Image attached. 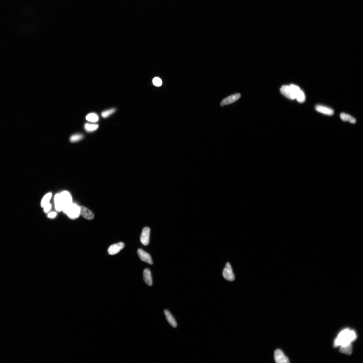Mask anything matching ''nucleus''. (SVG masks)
<instances>
[{
	"mask_svg": "<svg viewBox=\"0 0 363 363\" xmlns=\"http://www.w3.org/2000/svg\"><path fill=\"white\" fill-rule=\"evenodd\" d=\"M124 244L122 242L113 244L108 248V253L110 255H114L119 252L121 250L124 249Z\"/></svg>",
	"mask_w": 363,
	"mask_h": 363,
	"instance_id": "nucleus-8",
	"label": "nucleus"
},
{
	"mask_svg": "<svg viewBox=\"0 0 363 363\" xmlns=\"http://www.w3.org/2000/svg\"><path fill=\"white\" fill-rule=\"evenodd\" d=\"M340 351L342 353L349 355H351L352 352L351 344L346 346H340Z\"/></svg>",
	"mask_w": 363,
	"mask_h": 363,
	"instance_id": "nucleus-17",
	"label": "nucleus"
},
{
	"mask_svg": "<svg viewBox=\"0 0 363 363\" xmlns=\"http://www.w3.org/2000/svg\"><path fill=\"white\" fill-rule=\"evenodd\" d=\"M61 197L63 211L65 213L72 203V196L68 191H64L60 193Z\"/></svg>",
	"mask_w": 363,
	"mask_h": 363,
	"instance_id": "nucleus-3",
	"label": "nucleus"
},
{
	"mask_svg": "<svg viewBox=\"0 0 363 363\" xmlns=\"http://www.w3.org/2000/svg\"><path fill=\"white\" fill-rule=\"evenodd\" d=\"M143 278L145 282L148 285L152 286L153 284L151 271L148 269H146L143 272Z\"/></svg>",
	"mask_w": 363,
	"mask_h": 363,
	"instance_id": "nucleus-13",
	"label": "nucleus"
},
{
	"mask_svg": "<svg viewBox=\"0 0 363 363\" xmlns=\"http://www.w3.org/2000/svg\"><path fill=\"white\" fill-rule=\"evenodd\" d=\"M301 91L300 87L295 85H284L281 87L280 92L283 95L290 99H295Z\"/></svg>",
	"mask_w": 363,
	"mask_h": 363,
	"instance_id": "nucleus-2",
	"label": "nucleus"
},
{
	"mask_svg": "<svg viewBox=\"0 0 363 363\" xmlns=\"http://www.w3.org/2000/svg\"><path fill=\"white\" fill-rule=\"evenodd\" d=\"M150 232L151 230L149 227H146L143 229L140 237V241L143 245L146 246L148 245Z\"/></svg>",
	"mask_w": 363,
	"mask_h": 363,
	"instance_id": "nucleus-7",
	"label": "nucleus"
},
{
	"mask_svg": "<svg viewBox=\"0 0 363 363\" xmlns=\"http://www.w3.org/2000/svg\"><path fill=\"white\" fill-rule=\"evenodd\" d=\"M51 204L49 203L45 206L44 208V210L45 212H47L51 210Z\"/></svg>",
	"mask_w": 363,
	"mask_h": 363,
	"instance_id": "nucleus-25",
	"label": "nucleus"
},
{
	"mask_svg": "<svg viewBox=\"0 0 363 363\" xmlns=\"http://www.w3.org/2000/svg\"><path fill=\"white\" fill-rule=\"evenodd\" d=\"M80 215L83 217L87 220L93 219L94 215L92 212L87 208L83 206H80Z\"/></svg>",
	"mask_w": 363,
	"mask_h": 363,
	"instance_id": "nucleus-11",
	"label": "nucleus"
},
{
	"mask_svg": "<svg viewBox=\"0 0 363 363\" xmlns=\"http://www.w3.org/2000/svg\"><path fill=\"white\" fill-rule=\"evenodd\" d=\"M274 359L277 363H289V359L286 356L283 352L280 349L275 350L274 353Z\"/></svg>",
	"mask_w": 363,
	"mask_h": 363,
	"instance_id": "nucleus-6",
	"label": "nucleus"
},
{
	"mask_svg": "<svg viewBox=\"0 0 363 363\" xmlns=\"http://www.w3.org/2000/svg\"><path fill=\"white\" fill-rule=\"evenodd\" d=\"M98 127L99 126L98 124H85L84 126L85 130L88 132H92L96 130Z\"/></svg>",
	"mask_w": 363,
	"mask_h": 363,
	"instance_id": "nucleus-20",
	"label": "nucleus"
},
{
	"mask_svg": "<svg viewBox=\"0 0 363 363\" xmlns=\"http://www.w3.org/2000/svg\"><path fill=\"white\" fill-rule=\"evenodd\" d=\"M164 313L165 315L166 319L168 322L169 323V324L171 325L172 327L174 328H176L177 327V324L176 320H175L174 317L172 316L170 312L168 310H164Z\"/></svg>",
	"mask_w": 363,
	"mask_h": 363,
	"instance_id": "nucleus-14",
	"label": "nucleus"
},
{
	"mask_svg": "<svg viewBox=\"0 0 363 363\" xmlns=\"http://www.w3.org/2000/svg\"><path fill=\"white\" fill-rule=\"evenodd\" d=\"M305 96L303 91L301 90L296 97V99L299 103H303L305 100Z\"/></svg>",
	"mask_w": 363,
	"mask_h": 363,
	"instance_id": "nucleus-22",
	"label": "nucleus"
},
{
	"mask_svg": "<svg viewBox=\"0 0 363 363\" xmlns=\"http://www.w3.org/2000/svg\"><path fill=\"white\" fill-rule=\"evenodd\" d=\"M153 84L156 86L160 87L162 85V81L160 78H154L153 80Z\"/></svg>",
	"mask_w": 363,
	"mask_h": 363,
	"instance_id": "nucleus-24",
	"label": "nucleus"
},
{
	"mask_svg": "<svg viewBox=\"0 0 363 363\" xmlns=\"http://www.w3.org/2000/svg\"><path fill=\"white\" fill-rule=\"evenodd\" d=\"M57 215V213L55 212H52L49 213L48 214V217L49 218H55Z\"/></svg>",
	"mask_w": 363,
	"mask_h": 363,
	"instance_id": "nucleus-26",
	"label": "nucleus"
},
{
	"mask_svg": "<svg viewBox=\"0 0 363 363\" xmlns=\"http://www.w3.org/2000/svg\"><path fill=\"white\" fill-rule=\"evenodd\" d=\"M65 213L70 218L74 219L78 218L80 215V207L76 204L72 203Z\"/></svg>",
	"mask_w": 363,
	"mask_h": 363,
	"instance_id": "nucleus-4",
	"label": "nucleus"
},
{
	"mask_svg": "<svg viewBox=\"0 0 363 363\" xmlns=\"http://www.w3.org/2000/svg\"><path fill=\"white\" fill-rule=\"evenodd\" d=\"M86 119L89 122H96L99 120V118L96 114L91 113L87 115L86 117Z\"/></svg>",
	"mask_w": 363,
	"mask_h": 363,
	"instance_id": "nucleus-19",
	"label": "nucleus"
},
{
	"mask_svg": "<svg viewBox=\"0 0 363 363\" xmlns=\"http://www.w3.org/2000/svg\"><path fill=\"white\" fill-rule=\"evenodd\" d=\"M223 275L224 278L227 280L230 281L234 280L235 275L233 272L232 268L230 263H227L223 270Z\"/></svg>",
	"mask_w": 363,
	"mask_h": 363,
	"instance_id": "nucleus-5",
	"label": "nucleus"
},
{
	"mask_svg": "<svg viewBox=\"0 0 363 363\" xmlns=\"http://www.w3.org/2000/svg\"><path fill=\"white\" fill-rule=\"evenodd\" d=\"M340 117L344 122H349L351 124H355L356 122L355 118L347 114L342 113L340 116Z\"/></svg>",
	"mask_w": 363,
	"mask_h": 363,
	"instance_id": "nucleus-16",
	"label": "nucleus"
},
{
	"mask_svg": "<svg viewBox=\"0 0 363 363\" xmlns=\"http://www.w3.org/2000/svg\"><path fill=\"white\" fill-rule=\"evenodd\" d=\"M52 197V193H49L46 194L43 197L42 199L41 200V206L42 207L44 208L46 205L49 203Z\"/></svg>",
	"mask_w": 363,
	"mask_h": 363,
	"instance_id": "nucleus-18",
	"label": "nucleus"
},
{
	"mask_svg": "<svg viewBox=\"0 0 363 363\" xmlns=\"http://www.w3.org/2000/svg\"><path fill=\"white\" fill-rule=\"evenodd\" d=\"M316 109L317 111L327 116H332L334 114L333 110L326 106L322 105H317Z\"/></svg>",
	"mask_w": 363,
	"mask_h": 363,
	"instance_id": "nucleus-12",
	"label": "nucleus"
},
{
	"mask_svg": "<svg viewBox=\"0 0 363 363\" xmlns=\"http://www.w3.org/2000/svg\"><path fill=\"white\" fill-rule=\"evenodd\" d=\"M137 253L142 261L146 262L151 265L153 264V262L151 256L148 253L140 249L138 250Z\"/></svg>",
	"mask_w": 363,
	"mask_h": 363,
	"instance_id": "nucleus-9",
	"label": "nucleus"
},
{
	"mask_svg": "<svg viewBox=\"0 0 363 363\" xmlns=\"http://www.w3.org/2000/svg\"><path fill=\"white\" fill-rule=\"evenodd\" d=\"M241 97V95L239 94H236L229 96L223 100L221 105L223 106L225 105H228V104H232L237 100Z\"/></svg>",
	"mask_w": 363,
	"mask_h": 363,
	"instance_id": "nucleus-10",
	"label": "nucleus"
},
{
	"mask_svg": "<svg viewBox=\"0 0 363 363\" xmlns=\"http://www.w3.org/2000/svg\"><path fill=\"white\" fill-rule=\"evenodd\" d=\"M357 335L355 331L349 329H345L342 331L335 340L334 346H344L351 344L352 342L356 339Z\"/></svg>",
	"mask_w": 363,
	"mask_h": 363,
	"instance_id": "nucleus-1",
	"label": "nucleus"
},
{
	"mask_svg": "<svg viewBox=\"0 0 363 363\" xmlns=\"http://www.w3.org/2000/svg\"><path fill=\"white\" fill-rule=\"evenodd\" d=\"M116 110V109H114V108L106 110V111L102 112L101 116L103 118H107L110 115H111L112 114H113L115 112Z\"/></svg>",
	"mask_w": 363,
	"mask_h": 363,
	"instance_id": "nucleus-23",
	"label": "nucleus"
},
{
	"mask_svg": "<svg viewBox=\"0 0 363 363\" xmlns=\"http://www.w3.org/2000/svg\"><path fill=\"white\" fill-rule=\"evenodd\" d=\"M83 137V135L81 134H76L72 135L70 138V141L72 142H75L80 141Z\"/></svg>",
	"mask_w": 363,
	"mask_h": 363,
	"instance_id": "nucleus-21",
	"label": "nucleus"
},
{
	"mask_svg": "<svg viewBox=\"0 0 363 363\" xmlns=\"http://www.w3.org/2000/svg\"><path fill=\"white\" fill-rule=\"evenodd\" d=\"M54 201H55V208L56 211L58 212L62 211V206L60 193L56 194L55 197Z\"/></svg>",
	"mask_w": 363,
	"mask_h": 363,
	"instance_id": "nucleus-15",
	"label": "nucleus"
}]
</instances>
